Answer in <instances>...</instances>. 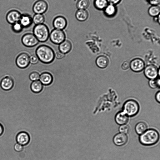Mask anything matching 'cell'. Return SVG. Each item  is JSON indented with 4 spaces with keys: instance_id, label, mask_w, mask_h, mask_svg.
I'll list each match as a JSON object with an SVG mask.
<instances>
[{
    "instance_id": "cell-1",
    "label": "cell",
    "mask_w": 160,
    "mask_h": 160,
    "mask_svg": "<svg viewBox=\"0 0 160 160\" xmlns=\"http://www.w3.org/2000/svg\"><path fill=\"white\" fill-rule=\"evenodd\" d=\"M36 54L40 61L46 64L52 62L55 57V53L53 50L46 45L38 46L36 50Z\"/></svg>"
},
{
    "instance_id": "cell-2",
    "label": "cell",
    "mask_w": 160,
    "mask_h": 160,
    "mask_svg": "<svg viewBox=\"0 0 160 160\" xmlns=\"http://www.w3.org/2000/svg\"><path fill=\"white\" fill-rule=\"evenodd\" d=\"M159 135L155 129L151 128L147 129L141 134L139 138L140 143L142 145L150 146L154 145L158 141Z\"/></svg>"
},
{
    "instance_id": "cell-3",
    "label": "cell",
    "mask_w": 160,
    "mask_h": 160,
    "mask_svg": "<svg viewBox=\"0 0 160 160\" xmlns=\"http://www.w3.org/2000/svg\"><path fill=\"white\" fill-rule=\"evenodd\" d=\"M33 34L39 42H44L49 38L50 32L48 26L43 23L35 25L33 29Z\"/></svg>"
},
{
    "instance_id": "cell-4",
    "label": "cell",
    "mask_w": 160,
    "mask_h": 160,
    "mask_svg": "<svg viewBox=\"0 0 160 160\" xmlns=\"http://www.w3.org/2000/svg\"><path fill=\"white\" fill-rule=\"evenodd\" d=\"M139 105L138 102L133 99H129L124 103L123 111L128 116L132 117L136 115L139 110Z\"/></svg>"
},
{
    "instance_id": "cell-5",
    "label": "cell",
    "mask_w": 160,
    "mask_h": 160,
    "mask_svg": "<svg viewBox=\"0 0 160 160\" xmlns=\"http://www.w3.org/2000/svg\"><path fill=\"white\" fill-rule=\"evenodd\" d=\"M49 37L52 43L58 44L65 40L66 35L63 30L54 28L50 33Z\"/></svg>"
},
{
    "instance_id": "cell-6",
    "label": "cell",
    "mask_w": 160,
    "mask_h": 160,
    "mask_svg": "<svg viewBox=\"0 0 160 160\" xmlns=\"http://www.w3.org/2000/svg\"><path fill=\"white\" fill-rule=\"evenodd\" d=\"M130 63V68L133 72H140L143 71L145 67V63L142 59L139 58L132 59Z\"/></svg>"
},
{
    "instance_id": "cell-7",
    "label": "cell",
    "mask_w": 160,
    "mask_h": 160,
    "mask_svg": "<svg viewBox=\"0 0 160 160\" xmlns=\"http://www.w3.org/2000/svg\"><path fill=\"white\" fill-rule=\"evenodd\" d=\"M48 5L45 0H37L33 5L32 10L35 13L43 14L48 10Z\"/></svg>"
},
{
    "instance_id": "cell-8",
    "label": "cell",
    "mask_w": 160,
    "mask_h": 160,
    "mask_svg": "<svg viewBox=\"0 0 160 160\" xmlns=\"http://www.w3.org/2000/svg\"><path fill=\"white\" fill-rule=\"evenodd\" d=\"M21 41L24 46L28 47H34L39 42V41L34 35L31 33L24 34L22 37Z\"/></svg>"
},
{
    "instance_id": "cell-9",
    "label": "cell",
    "mask_w": 160,
    "mask_h": 160,
    "mask_svg": "<svg viewBox=\"0 0 160 160\" xmlns=\"http://www.w3.org/2000/svg\"><path fill=\"white\" fill-rule=\"evenodd\" d=\"M29 56L25 52L19 54L16 59V63L19 68L24 69L27 68L30 63Z\"/></svg>"
},
{
    "instance_id": "cell-10",
    "label": "cell",
    "mask_w": 160,
    "mask_h": 160,
    "mask_svg": "<svg viewBox=\"0 0 160 160\" xmlns=\"http://www.w3.org/2000/svg\"><path fill=\"white\" fill-rule=\"evenodd\" d=\"M158 68L153 64H149L145 67L143 70L144 74L145 77L149 80L155 79L158 76Z\"/></svg>"
},
{
    "instance_id": "cell-11",
    "label": "cell",
    "mask_w": 160,
    "mask_h": 160,
    "mask_svg": "<svg viewBox=\"0 0 160 160\" xmlns=\"http://www.w3.org/2000/svg\"><path fill=\"white\" fill-rule=\"evenodd\" d=\"M21 14V12L18 10L11 9L6 15V20L8 23L12 25L19 22Z\"/></svg>"
},
{
    "instance_id": "cell-12",
    "label": "cell",
    "mask_w": 160,
    "mask_h": 160,
    "mask_svg": "<svg viewBox=\"0 0 160 160\" xmlns=\"http://www.w3.org/2000/svg\"><path fill=\"white\" fill-rule=\"evenodd\" d=\"M67 25V19L62 16H57L52 21V25L55 29L63 30L66 28Z\"/></svg>"
},
{
    "instance_id": "cell-13",
    "label": "cell",
    "mask_w": 160,
    "mask_h": 160,
    "mask_svg": "<svg viewBox=\"0 0 160 160\" xmlns=\"http://www.w3.org/2000/svg\"><path fill=\"white\" fill-rule=\"evenodd\" d=\"M14 85L13 78L9 76H6L3 78L0 82L1 88L5 91H9L12 89Z\"/></svg>"
},
{
    "instance_id": "cell-14",
    "label": "cell",
    "mask_w": 160,
    "mask_h": 160,
    "mask_svg": "<svg viewBox=\"0 0 160 160\" xmlns=\"http://www.w3.org/2000/svg\"><path fill=\"white\" fill-rule=\"evenodd\" d=\"M128 137L126 134L119 133L116 134L113 139L114 144L118 146L124 145L127 142Z\"/></svg>"
},
{
    "instance_id": "cell-15",
    "label": "cell",
    "mask_w": 160,
    "mask_h": 160,
    "mask_svg": "<svg viewBox=\"0 0 160 160\" xmlns=\"http://www.w3.org/2000/svg\"><path fill=\"white\" fill-rule=\"evenodd\" d=\"M19 22L23 28H28L33 23L32 17L28 13L22 14Z\"/></svg>"
},
{
    "instance_id": "cell-16",
    "label": "cell",
    "mask_w": 160,
    "mask_h": 160,
    "mask_svg": "<svg viewBox=\"0 0 160 160\" xmlns=\"http://www.w3.org/2000/svg\"><path fill=\"white\" fill-rule=\"evenodd\" d=\"M97 66L101 69H104L108 65L109 61L108 57L104 55H100L98 56L95 61Z\"/></svg>"
},
{
    "instance_id": "cell-17",
    "label": "cell",
    "mask_w": 160,
    "mask_h": 160,
    "mask_svg": "<svg viewBox=\"0 0 160 160\" xmlns=\"http://www.w3.org/2000/svg\"><path fill=\"white\" fill-rule=\"evenodd\" d=\"M30 140V136L26 132H20L18 134L16 137V140L18 143L22 146L28 144Z\"/></svg>"
},
{
    "instance_id": "cell-18",
    "label": "cell",
    "mask_w": 160,
    "mask_h": 160,
    "mask_svg": "<svg viewBox=\"0 0 160 160\" xmlns=\"http://www.w3.org/2000/svg\"><path fill=\"white\" fill-rule=\"evenodd\" d=\"M115 120L117 124L121 125L128 122V117L123 111H120L116 115Z\"/></svg>"
},
{
    "instance_id": "cell-19",
    "label": "cell",
    "mask_w": 160,
    "mask_h": 160,
    "mask_svg": "<svg viewBox=\"0 0 160 160\" xmlns=\"http://www.w3.org/2000/svg\"><path fill=\"white\" fill-rule=\"evenodd\" d=\"M40 81L44 85H50L53 81V77L49 72H45L42 73L40 76Z\"/></svg>"
},
{
    "instance_id": "cell-20",
    "label": "cell",
    "mask_w": 160,
    "mask_h": 160,
    "mask_svg": "<svg viewBox=\"0 0 160 160\" xmlns=\"http://www.w3.org/2000/svg\"><path fill=\"white\" fill-rule=\"evenodd\" d=\"M88 16V12L86 9H78L75 13L76 19L80 22L86 21Z\"/></svg>"
},
{
    "instance_id": "cell-21",
    "label": "cell",
    "mask_w": 160,
    "mask_h": 160,
    "mask_svg": "<svg viewBox=\"0 0 160 160\" xmlns=\"http://www.w3.org/2000/svg\"><path fill=\"white\" fill-rule=\"evenodd\" d=\"M72 48V45L70 41L65 40L59 44V51L66 54L69 52Z\"/></svg>"
},
{
    "instance_id": "cell-22",
    "label": "cell",
    "mask_w": 160,
    "mask_h": 160,
    "mask_svg": "<svg viewBox=\"0 0 160 160\" xmlns=\"http://www.w3.org/2000/svg\"><path fill=\"white\" fill-rule=\"evenodd\" d=\"M43 84L39 80L32 81L30 85L32 91L35 93L40 92L43 89Z\"/></svg>"
},
{
    "instance_id": "cell-23",
    "label": "cell",
    "mask_w": 160,
    "mask_h": 160,
    "mask_svg": "<svg viewBox=\"0 0 160 160\" xmlns=\"http://www.w3.org/2000/svg\"><path fill=\"white\" fill-rule=\"evenodd\" d=\"M104 12L107 16L112 17L116 13L117 8L115 5L108 4L104 9Z\"/></svg>"
},
{
    "instance_id": "cell-24",
    "label": "cell",
    "mask_w": 160,
    "mask_h": 160,
    "mask_svg": "<svg viewBox=\"0 0 160 160\" xmlns=\"http://www.w3.org/2000/svg\"><path fill=\"white\" fill-rule=\"evenodd\" d=\"M32 19L33 23L36 25L44 23L45 18L43 14L36 13L32 17Z\"/></svg>"
},
{
    "instance_id": "cell-25",
    "label": "cell",
    "mask_w": 160,
    "mask_h": 160,
    "mask_svg": "<svg viewBox=\"0 0 160 160\" xmlns=\"http://www.w3.org/2000/svg\"><path fill=\"white\" fill-rule=\"evenodd\" d=\"M147 129V126L144 122H140L137 123L135 126V130L137 134L141 135Z\"/></svg>"
},
{
    "instance_id": "cell-26",
    "label": "cell",
    "mask_w": 160,
    "mask_h": 160,
    "mask_svg": "<svg viewBox=\"0 0 160 160\" xmlns=\"http://www.w3.org/2000/svg\"><path fill=\"white\" fill-rule=\"evenodd\" d=\"M94 5L96 8L99 10H102L108 4L107 0H94Z\"/></svg>"
},
{
    "instance_id": "cell-27",
    "label": "cell",
    "mask_w": 160,
    "mask_h": 160,
    "mask_svg": "<svg viewBox=\"0 0 160 160\" xmlns=\"http://www.w3.org/2000/svg\"><path fill=\"white\" fill-rule=\"evenodd\" d=\"M160 7L158 5H152L148 9V12L150 16L155 17L159 15Z\"/></svg>"
},
{
    "instance_id": "cell-28",
    "label": "cell",
    "mask_w": 160,
    "mask_h": 160,
    "mask_svg": "<svg viewBox=\"0 0 160 160\" xmlns=\"http://www.w3.org/2000/svg\"><path fill=\"white\" fill-rule=\"evenodd\" d=\"M89 4V0H78L76 6L78 9H86L88 7Z\"/></svg>"
},
{
    "instance_id": "cell-29",
    "label": "cell",
    "mask_w": 160,
    "mask_h": 160,
    "mask_svg": "<svg viewBox=\"0 0 160 160\" xmlns=\"http://www.w3.org/2000/svg\"><path fill=\"white\" fill-rule=\"evenodd\" d=\"M148 85L152 88L155 89L159 88L160 86V80L159 78L154 79H150L148 81Z\"/></svg>"
},
{
    "instance_id": "cell-30",
    "label": "cell",
    "mask_w": 160,
    "mask_h": 160,
    "mask_svg": "<svg viewBox=\"0 0 160 160\" xmlns=\"http://www.w3.org/2000/svg\"><path fill=\"white\" fill-rule=\"evenodd\" d=\"M12 29L16 33H19L22 31L23 28L19 22H16L12 25Z\"/></svg>"
},
{
    "instance_id": "cell-31",
    "label": "cell",
    "mask_w": 160,
    "mask_h": 160,
    "mask_svg": "<svg viewBox=\"0 0 160 160\" xmlns=\"http://www.w3.org/2000/svg\"><path fill=\"white\" fill-rule=\"evenodd\" d=\"M130 130V128L128 125L126 124L121 125L119 128L120 133L126 134L128 133Z\"/></svg>"
},
{
    "instance_id": "cell-32",
    "label": "cell",
    "mask_w": 160,
    "mask_h": 160,
    "mask_svg": "<svg viewBox=\"0 0 160 160\" xmlns=\"http://www.w3.org/2000/svg\"><path fill=\"white\" fill-rule=\"evenodd\" d=\"M29 77L31 81H34L38 80L39 79L40 75L38 72H33L30 74Z\"/></svg>"
},
{
    "instance_id": "cell-33",
    "label": "cell",
    "mask_w": 160,
    "mask_h": 160,
    "mask_svg": "<svg viewBox=\"0 0 160 160\" xmlns=\"http://www.w3.org/2000/svg\"><path fill=\"white\" fill-rule=\"evenodd\" d=\"M30 63L34 64L37 63L39 59L37 56L35 55H32L29 57Z\"/></svg>"
},
{
    "instance_id": "cell-34",
    "label": "cell",
    "mask_w": 160,
    "mask_h": 160,
    "mask_svg": "<svg viewBox=\"0 0 160 160\" xmlns=\"http://www.w3.org/2000/svg\"><path fill=\"white\" fill-rule=\"evenodd\" d=\"M121 68L123 70H127L130 68V63L127 61H124L121 65Z\"/></svg>"
},
{
    "instance_id": "cell-35",
    "label": "cell",
    "mask_w": 160,
    "mask_h": 160,
    "mask_svg": "<svg viewBox=\"0 0 160 160\" xmlns=\"http://www.w3.org/2000/svg\"><path fill=\"white\" fill-rule=\"evenodd\" d=\"M55 56L58 59H61L65 56V54L60 51H58L56 52L55 54Z\"/></svg>"
},
{
    "instance_id": "cell-36",
    "label": "cell",
    "mask_w": 160,
    "mask_h": 160,
    "mask_svg": "<svg viewBox=\"0 0 160 160\" xmlns=\"http://www.w3.org/2000/svg\"><path fill=\"white\" fill-rule=\"evenodd\" d=\"M23 148L22 145L17 143L15 144L14 146V149L17 152H20L23 149Z\"/></svg>"
},
{
    "instance_id": "cell-37",
    "label": "cell",
    "mask_w": 160,
    "mask_h": 160,
    "mask_svg": "<svg viewBox=\"0 0 160 160\" xmlns=\"http://www.w3.org/2000/svg\"><path fill=\"white\" fill-rule=\"evenodd\" d=\"M160 0H150L148 2L152 5H158Z\"/></svg>"
},
{
    "instance_id": "cell-38",
    "label": "cell",
    "mask_w": 160,
    "mask_h": 160,
    "mask_svg": "<svg viewBox=\"0 0 160 160\" xmlns=\"http://www.w3.org/2000/svg\"><path fill=\"white\" fill-rule=\"evenodd\" d=\"M121 0H107L109 4L116 5L119 3Z\"/></svg>"
},
{
    "instance_id": "cell-39",
    "label": "cell",
    "mask_w": 160,
    "mask_h": 160,
    "mask_svg": "<svg viewBox=\"0 0 160 160\" xmlns=\"http://www.w3.org/2000/svg\"><path fill=\"white\" fill-rule=\"evenodd\" d=\"M155 98L156 100L158 102H160V92L159 91H158L156 93Z\"/></svg>"
},
{
    "instance_id": "cell-40",
    "label": "cell",
    "mask_w": 160,
    "mask_h": 160,
    "mask_svg": "<svg viewBox=\"0 0 160 160\" xmlns=\"http://www.w3.org/2000/svg\"><path fill=\"white\" fill-rule=\"evenodd\" d=\"M3 131V128L2 125L0 123V136L2 134Z\"/></svg>"
}]
</instances>
